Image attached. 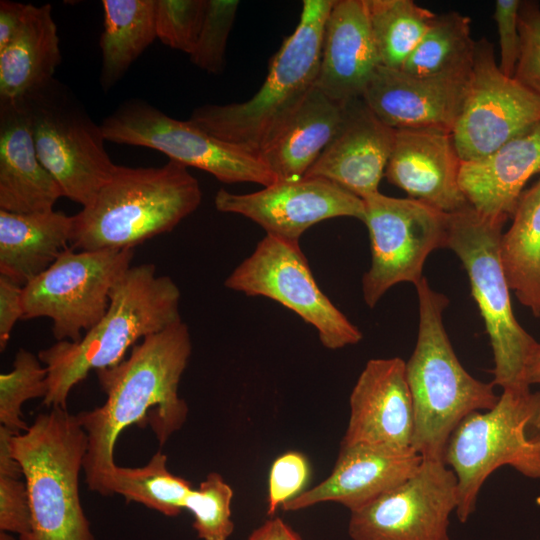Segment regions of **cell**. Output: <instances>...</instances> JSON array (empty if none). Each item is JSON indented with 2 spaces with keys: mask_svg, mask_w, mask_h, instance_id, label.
Returning <instances> with one entry per match:
<instances>
[{
  "mask_svg": "<svg viewBox=\"0 0 540 540\" xmlns=\"http://www.w3.org/2000/svg\"><path fill=\"white\" fill-rule=\"evenodd\" d=\"M119 364L96 371L106 400L77 417L88 438L83 471L88 488L101 495L116 465L115 444L129 426H150L163 445L184 425L188 406L178 395L192 345L188 326L180 321L146 336Z\"/></svg>",
  "mask_w": 540,
  "mask_h": 540,
  "instance_id": "1",
  "label": "cell"
},
{
  "mask_svg": "<svg viewBox=\"0 0 540 540\" xmlns=\"http://www.w3.org/2000/svg\"><path fill=\"white\" fill-rule=\"evenodd\" d=\"M180 297L176 283L157 275L155 265L131 266L113 287L104 317L80 341H57L39 351L48 370L43 404L67 409L71 390L92 370L119 364L138 341L182 321Z\"/></svg>",
  "mask_w": 540,
  "mask_h": 540,
  "instance_id": "2",
  "label": "cell"
},
{
  "mask_svg": "<svg viewBox=\"0 0 540 540\" xmlns=\"http://www.w3.org/2000/svg\"><path fill=\"white\" fill-rule=\"evenodd\" d=\"M419 301L416 345L406 362L413 404L412 448L423 459L443 461L455 428L469 414L492 408L494 384L474 378L456 356L443 324L448 298L423 277L415 285Z\"/></svg>",
  "mask_w": 540,
  "mask_h": 540,
  "instance_id": "3",
  "label": "cell"
},
{
  "mask_svg": "<svg viewBox=\"0 0 540 540\" xmlns=\"http://www.w3.org/2000/svg\"><path fill=\"white\" fill-rule=\"evenodd\" d=\"M201 189L187 167L118 165L95 199L72 216L75 250L133 248L172 231L200 205Z\"/></svg>",
  "mask_w": 540,
  "mask_h": 540,
  "instance_id": "4",
  "label": "cell"
},
{
  "mask_svg": "<svg viewBox=\"0 0 540 540\" xmlns=\"http://www.w3.org/2000/svg\"><path fill=\"white\" fill-rule=\"evenodd\" d=\"M334 0H304L299 22L270 59L261 88L245 102L197 107L189 121L259 157L315 86L325 25Z\"/></svg>",
  "mask_w": 540,
  "mask_h": 540,
  "instance_id": "5",
  "label": "cell"
},
{
  "mask_svg": "<svg viewBox=\"0 0 540 540\" xmlns=\"http://www.w3.org/2000/svg\"><path fill=\"white\" fill-rule=\"evenodd\" d=\"M87 444L77 415L62 408L38 414L25 432L11 436L31 508L30 532L19 540H94L79 496Z\"/></svg>",
  "mask_w": 540,
  "mask_h": 540,
  "instance_id": "6",
  "label": "cell"
},
{
  "mask_svg": "<svg viewBox=\"0 0 540 540\" xmlns=\"http://www.w3.org/2000/svg\"><path fill=\"white\" fill-rule=\"evenodd\" d=\"M443 462L457 478L461 523L474 513L482 485L501 466L540 480V392L504 389L492 408L469 414L450 436Z\"/></svg>",
  "mask_w": 540,
  "mask_h": 540,
  "instance_id": "7",
  "label": "cell"
},
{
  "mask_svg": "<svg viewBox=\"0 0 540 540\" xmlns=\"http://www.w3.org/2000/svg\"><path fill=\"white\" fill-rule=\"evenodd\" d=\"M505 220L486 216L471 205L448 214L445 247L461 260L471 294L484 320L493 352L495 386L530 387L525 368L536 340L516 320L509 283L501 262Z\"/></svg>",
  "mask_w": 540,
  "mask_h": 540,
  "instance_id": "8",
  "label": "cell"
},
{
  "mask_svg": "<svg viewBox=\"0 0 540 540\" xmlns=\"http://www.w3.org/2000/svg\"><path fill=\"white\" fill-rule=\"evenodd\" d=\"M18 100L30 118L39 160L63 196L86 207L118 166L105 149L101 124L55 78Z\"/></svg>",
  "mask_w": 540,
  "mask_h": 540,
  "instance_id": "9",
  "label": "cell"
},
{
  "mask_svg": "<svg viewBox=\"0 0 540 540\" xmlns=\"http://www.w3.org/2000/svg\"><path fill=\"white\" fill-rule=\"evenodd\" d=\"M134 249L66 248L23 286V319L47 317L57 341L78 342L106 314L110 293L131 267Z\"/></svg>",
  "mask_w": 540,
  "mask_h": 540,
  "instance_id": "10",
  "label": "cell"
},
{
  "mask_svg": "<svg viewBox=\"0 0 540 540\" xmlns=\"http://www.w3.org/2000/svg\"><path fill=\"white\" fill-rule=\"evenodd\" d=\"M101 128L106 141L158 150L171 161L201 169L223 183L266 187L277 181L258 156L143 100L123 102L102 121Z\"/></svg>",
  "mask_w": 540,
  "mask_h": 540,
  "instance_id": "11",
  "label": "cell"
},
{
  "mask_svg": "<svg viewBox=\"0 0 540 540\" xmlns=\"http://www.w3.org/2000/svg\"><path fill=\"white\" fill-rule=\"evenodd\" d=\"M224 285L270 298L295 312L317 330L327 349H341L362 339L360 329L320 289L297 241L266 234Z\"/></svg>",
  "mask_w": 540,
  "mask_h": 540,
  "instance_id": "12",
  "label": "cell"
},
{
  "mask_svg": "<svg viewBox=\"0 0 540 540\" xmlns=\"http://www.w3.org/2000/svg\"><path fill=\"white\" fill-rule=\"evenodd\" d=\"M364 202V224L371 247V266L362 279L365 303L373 308L394 285H417L427 257L445 247L448 214L412 198L380 192Z\"/></svg>",
  "mask_w": 540,
  "mask_h": 540,
  "instance_id": "13",
  "label": "cell"
},
{
  "mask_svg": "<svg viewBox=\"0 0 540 540\" xmlns=\"http://www.w3.org/2000/svg\"><path fill=\"white\" fill-rule=\"evenodd\" d=\"M538 122L540 97L502 73L490 41L476 42L465 101L452 130L461 161L487 157Z\"/></svg>",
  "mask_w": 540,
  "mask_h": 540,
  "instance_id": "14",
  "label": "cell"
},
{
  "mask_svg": "<svg viewBox=\"0 0 540 540\" xmlns=\"http://www.w3.org/2000/svg\"><path fill=\"white\" fill-rule=\"evenodd\" d=\"M459 501L457 478L443 461L423 459L417 472L350 512L351 540H449Z\"/></svg>",
  "mask_w": 540,
  "mask_h": 540,
  "instance_id": "15",
  "label": "cell"
},
{
  "mask_svg": "<svg viewBox=\"0 0 540 540\" xmlns=\"http://www.w3.org/2000/svg\"><path fill=\"white\" fill-rule=\"evenodd\" d=\"M223 213L242 215L266 234L297 241L311 226L335 217L363 222L364 202L337 184L320 177L281 180L247 194L220 189L214 199Z\"/></svg>",
  "mask_w": 540,
  "mask_h": 540,
  "instance_id": "16",
  "label": "cell"
},
{
  "mask_svg": "<svg viewBox=\"0 0 540 540\" xmlns=\"http://www.w3.org/2000/svg\"><path fill=\"white\" fill-rule=\"evenodd\" d=\"M461 163L451 131L395 129L384 176L409 198L451 214L470 205L459 183Z\"/></svg>",
  "mask_w": 540,
  "mask_h": 540,
  "instance_id": "17",
  "label": "cell"
},
{
  "mask_svg": "<svg viewBox=\"0 0 540 540\" xmlns=\"http://www.w3.org/2000/svg\"><path fill=\"white\" fill-rule=\"evenodd\" d=\"M349 406L348 425L340 445L412 448L413 404L403 359H370L352 389Z\"/></svg>",
  "mask_w": 540,
  "mask_h": 540,
  "instance_id": "18",
  "label": "cell"
},
{
  "mask_svg": "<svg viewBox=\"0 0 540 540\" xmlns=\"http://www.w3.org/2000/svg\"><path fill=\"white\" fill-rule=\"evenodd\" d=\"M423 458L413 448L356 443L340 445L330 475L282 506L298 511L322 502H337L356 511L413 476Z\"/></svg>",
  "mask_w": 540,
  "mask_h": 540,
  "instance_id": "19",
  "label": "cell"
},
{
  "mask_svg": "<svg viewBox=\"0 0 540 540\" xmlns=\"http://www.w3.org/2000/svg\"><path fill=\"white\" fill-rule=\"evenodd\" d=\"M469 79L470 76L418 77L379 66L361 98L393 129L436 127L452 132Z\"/></svg>",
  "mask_w": 540,
  "mask_h": 540,
  "instance_id": "20",
  "label": "cell"
},
{
  "mask_svg": "<svg viewBox=\"0 0 540 540\" xmlns=\"http://www.w3.org/2000/svg\"><path fill=\"white\" fill-rule=\"evenodd\" d=\"M394 134L362 98L345 102L339 132L304 176L327 179L363 200L379 192Z\"/></svg>",
  "mask_w": 540,
  "mask_h": 540,
  "instance_id": "21",
  "label": "cell"
},
{
  "mask_svg": "<svg viewBox=\"0 0 540 540\" xmlns=\"http://www.w3.org/2000/svg\"><path fill=\"white\" fill-rule=\"evenodd\" d=\"M379 66L365 0H334L315 87L341 103L361 98Z\"/></svg>",
  "mask_w": 540,
  "mask_h": 540,
  "instance_id": "22",
  "label": "cell"
},
{
  "mask_svg": "<svg viewBox=\"0 0 540 540\" xmlns=\"http://www.w3.org/2000/svg\"><path fill=\"white\" fill-rule=\"evenodd\" d=\"M63 193L38 158L30 118L21 100L0 101V210H53Z\"/></svg>",
  "mask_w": 540,
  "mask_h": 540,
  "instance_id": "23",
  "label": "cell"
},
{
  "mask_svg": "<svg viewBox=\"0 0 540 540\" xmlns=\"http://www.w3.org/2000/svg\"><path fill=\"white\" fill-rule=\"evenodd\" d=\"M540 173V122L485 158L462 162L459 183L478 212L507 221L527 182Z\"/></svg>",
  "mask_w": 540,
  "mask_h": 540,
  "instance_id": "24",
  "label": "cell"
},
{
  "mask_svg": "<svg viewBox=\"0 0 540 540\" xmlns=\"http://www.w3.org/2000/svg\"><path fill=\"white\" fill-rule=\"evenodd\" d=\"M345 119V103L315 86L259 154L277 181L303 177L335 138Z\"/></svg>",
  "mask_w": 540,
  "mask_h": 540,
  "instance_id": "25",
  "label": "cell"
},
{
  "mask_svg": "<svg viewBox=\"0 0 540 540\" xmlns=\"http://www.w3.org/2000/svg\"><path fill=\"white\" fill-rule=\"evenodd\" d=\"M72 226V216L62 211L0 210V275L25 286L68 248Z\"/></svg>",
  "mask_w": 540,
  "mask_h": 540,
  "instance_id": "26",
  "label": "cell"
},
{
  "mask_svg": "<svg viewBox=\"0 0 540 540\" xmlns=\"http://www.w3.org/2000/svg\"><path fill=\"white\" fill-rule=\"evenodd\" d=\"M60 62L52 6L27 4L18 31L0 50V101L21 99L50 82Z\"/></svg>",
  "mask_w": 540,
  "mask_h": 540,
  "instance_id": "27",
  "label": "cell"
},
{
  "mask_svg": "<svg viewBox=\"0 0 540 540\" xmlns=\"http://www.w3.org/2000/svg\"><path fill=\"white\" fill-rule=\"evenodd\" d=\"M500 242L501 262L517 300L540 317V178L520 195Z\"/></svg>",
  "mask_w": 540,
  "mask_h": 540,
  "instance_id": "28",
  "label": "cell"
},
{
  "mask_svg": "<svg viewBox=\"0 0 540 540\" xmlns=\"http://www.w3.org/2000/svg\"><path fill=\"white\" fill-rule=\"evenodd\" d=\"M100 85L109 91L157 38L155 0H103Z\"/></svg>",
  "mask_w": 540,
  "mask_h": 540,
  "instance_id": "29",
  "label": "cell"
},
{
  "mask_svg": "<svg viewBox=\"0 0 540 540\" xmlns=\"http://www.w3.org/2000/svg\"><path fill=\"white\" fill-rule=\"evenodd\" d=\"M470 24V18L459 12L436 15L400 70L418 77L470 76L476 47Z\"/></svg>",
  "mask_w": 540,
  "mask_h": 540,
  "instance_id": "30",
  "label": "cell"
},
{
  "mask_svg": "<svg viewBox=\"0 0 540 540\" xmlns=\"http://www.w3.org/2000/svg\"><path fill=\"white\" fill-rule=\"evenodd\" d=\"M191 483L172 474L167 456L158 451L142 467L115 465L106 478L101 495H121L126 502H137L163 515L174 517L185 509L193 491Z\"/></svg>",
  "mask_w": 540,
  "mask_h": 540,
  "instance_id": "31",
  "label": "cell"
},
{
  "mask_svg": "<svg viewBox=\"0 0 540 540\" xmlns=\"http://www.w3.org/2000/svg\"><path fill=\"white\" fill-rule=\"evenodd\" d=\"M381 66L400 69L436 18L412 0H365Z\"/></svg>",
  "mask_w": 540,
  "mask_h": 540,
  "instance_id": "32",
  "label": "cell"
},
{
  "mask_svg": "<svg viewBox=\"0 0 540 540\" xmlns=\"http://www.w3.org/2000/svg\"><path fill=\"white\" fill-rule=\"evenodd\" d=\"M47 377L48 370L39 357L20 348L13 369L0 375V426L14 435L29 428L22 419V405L28 400L46 397Z\"/></svg>",
  "mask_w": 540,
  "mask_h": 540,
  "instance_id": "33",
  "label": "cell"
},
{
  "mask_svg": "<svg viewBox=\"0 0 540 540\" xmlns=\"http://www.w3.org/2000/svg\"><path fill=\"white\" fill-rule=\"evenodd\" d=\"M233 490L222 476L211 472L193 489L185 509L194 518L193 528L202 540H227L234 530L231 519Z\"/></svg>",
  "mask_w": 540,
  "mask_h": 540,
  "instance_id": "34",
  "label": "cell"
},
{
  "mask_svg": "<svg viewBox=\"0 0 540 540\" xmlns=\"http://www.w3.org/2000/svg\"><path fill=\"white\" fill-rule=\"evenodd\" d=\"M208 0H155L157 38L166 46L191 54L197 43Z\"/></svg>",
  "mask_w": 540,
  "mask_h": 540,
  "instance_id": "35",
  "label": "cell"
},
{
  "mask_svg": "<svg viewBox=\"0 0 540 540\" xmlns=\"http://www.w3.org/2000/svg\"><path fill=\"white\" fill-rule=\"evenodd\" d=\"M239 1L208 0L205 19L190 61L198 68L213 74L225 65V52Z\"/></svg>",
  "mask_w": 540,
  "mask_h": 540,
  "instance_id": "36",
  "label": "cell"
},
{
  "mask_svg": "<svg viewBox=\"0 0 540 540\" xmlns=\"http://www.w3.org/2000/svg\"><path fill=\"white\" fill-rule=\"evenodd\" d=\"M520 54L514 79L540 97V6L522 1L519 9Z\"/></svg>",
  "mask_w": 540,
  "mask_h": 540,
  "instance_id": "37",
  "label": "cell"
},
{
  "mask_svg": "<svg viewBox=\"0 0 540 540\" xmlns=\"http://www.w3.org/2000/svg\"><path fill=\"white\" fill-rule=\"evenodd\" d=\"M310 476V464L304 454L289 451L277 457L268 479L267 514L272 516L279 507L303 491Z\"/></svg>",
  "mask_w": 540,
  "mask_h": 540,
  "instance_id": "38",
  "label": "cell"
},
{
  "mask_svg": "<svg viewBox=\"0 0 540 540\" xmlns=\"http://www.w3.org/2000/svg\"><path fill=\"white\" fill-rule=\"evenodd\" d=\"M31 529V508L25 480L0 475V530L22 537Z\"/></svg>",
  "mask_w": 540,
  "mask_h": 540,
  "instance_id": "39",
  "label": "cell"
},
{
  "mask_svg": "<svg viewBox=\"0 0 540 540\" xmlns=\"http://www.w3.org/2000/svg\"><path fill=\"white\" fill-rule=\"evenodd\" d=\"M520 0H497L493 18L496 22L499 46V68L508 77H514L520 54L519 9Z\"/></svg>",
  "mask_w": 540,
  "mask_h": 540,
  "instance_id": "40",
  "label": "cell"
},
{
  "mask_svg": "<svg viewBox=\"0 0 540 540\" xmlns=\"http://www.w3.org/2000/svg\"><path fill=\"white\" fill-rule=\"evenodd\" d=\"M23 286L0 275V349L4 351L11 331L19 319H23Z\"/></svg>",
  "mask_w": 540,
  "mask_h": 540,
  "instance_id": "41",
  "label": "cell"
},
{
  "mask_svg": "<svg viewBox=\"0 0 540 540\" xmlns=\"http://www.w3.org/2000/svg\"><path fill=\"white\" fill-rule=\"evenodd\" d=\"M24 3L0 1V50H3L18 31L26 10Z\"/></svg>",
  "mask_w": 540,
  "mask_h": 540,
  "instance_id": "42",
  "label": "cell"
},
{
  "mask_svg": "<svg viewBox=\"0 0 540 540\" xmlns=\"http://www.w3.org/2000/svg\"><path fill=\"white\" fill-rule=\"evenodd\" d=\"M248 540H302L281 518H273L256 528Z\"/></svg>",
  "mask_w": 540,
  "mask_h": 540,
  "instance_id": "43",
  "label": "cell"
},
{
  "mask_svg": "<svg viewBox=\"0 0 540 540\" xmlns=\"http://www.w3.org/2000/svg\"><path fill=\"white\" fill-rule=\"evenodd\" d=\"M525 382L531 386L532 384H540V343L534 345L525 368Z\"/></svg>",
  "mask_w": 540,
  "mask_h": 540,
  "instance_id": "44",
  "label": "cell"
},
{
  "mask_svg": "<svg viewBox=\"0 0 540 540\" xmlns=\"http://www.w3.org/2000/svg\"><path fill=\"white\" fill-rule=\"evenodd\" d=\"M0 540H19V538H15L13 535H11V533L1 531Z\"/></svg>",
  "mask_w": 540,
  "mask_h": 540,
  "instance_id": "45",
  "label": "cell"
}]
</instances>
